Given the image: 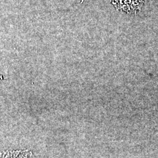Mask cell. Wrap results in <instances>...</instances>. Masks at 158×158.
Instances as JSON below:
<instances>
[{
	"label": "cell",
	"instance_id": "cell-1",
	"mask_svg": "<svg viewBox=\"0 0 158 158\" xmlns=\"http://www.w3.org/2000/svg\"><path fill=\"white\" fill-rule=\"evenodd\" d=\"M117 10L128 14H136L140 11L143 5V0H111Z\"/></svg>",
	"mask_w": 158,
	"mask_h": 158
}]
</instances>
